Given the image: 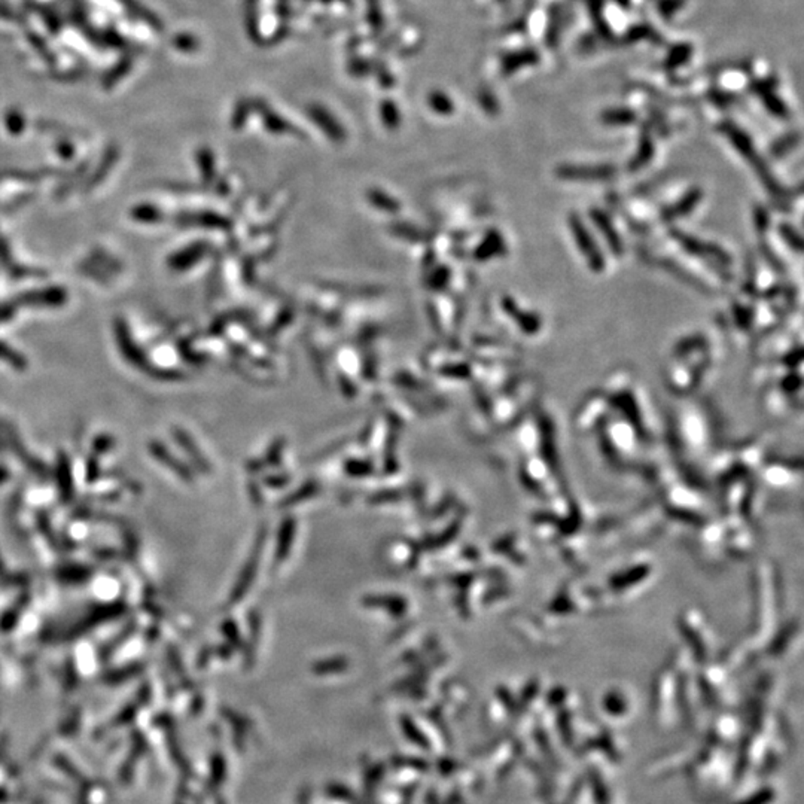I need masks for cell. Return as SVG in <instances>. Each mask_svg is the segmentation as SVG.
I'll list each match as a JSON object with an SVG mask.
<instances>
[{"instance_id":"1","label":"cell","mask_w":804,"mask_h":804,"mask_svg":"<svg viewBox=\"0 0 804 804\" xmlns=\"http://www.w3.org/2000/svg\"><path fill=\"white\" fill-rule=\"evenodd\" d=\"M669 237L672 241L678 244V248L682 249L686 255L693 256V258L700 260L714 268L717 273H721L722 281H728L731 277L728 273V268L733 265L731 255L717 243L705 241L698 237H694L689 232H684L677 228L669 230Z\"/></svg>"},{"instance_id":"2","label":"cell","mask_w":804,"mask_h":804,"mask_svg":"<svg viewBox=\"0 0 804 804\" xmlns=\"http://www.w3.org/2000/svg\"><path fill=\"white\" fill-rule=\"evenodd\" d=\"M567 225L575 246L582 255V258L586 260V264L590 270L594 274H600L607 270V258H605L600 246L591 234V231L584 223V219H582L578 213L572 212L567 216Z\"/></svg>"},{"instance_id":"3","label":"cell","mask_w":804,"mask_h":804,"mask_svg":"<svg viewBox=\"0 0 804 804\" xmlns=\"http://www.w3.org/2000/svg\"><path fill=\"white\" fill-rule=\"evenodd\" d=\"M588 216L591 219L593 225L596 227V230L600 232V236L603 237L605 243H607V246L609 248L611 253L616 258H621L624 255V243L623 239L620 236L619 230L615 228L614 220L611 218V215L608 212L602 211L599 207H593L588 211Z\"/></svg>"},{"instance_id":"4","label":"cell","mask_w":804,"mask_h":804,"mask_svg":"<svg viewBox=\"0 0 804 804\" xmlns=\"http://www.w3.org/2000/svg\"><path fill=\"white\" fill-rule=\"evenodd\" d=\"M702 198H703L702 188H698V186H693V188H690L685 194H682L677 202L669 204V206H664L661 209L660 215H658L660 223L669 225V224L675 223V220L689 216L690 213H693L696 211L697 206L700 204Z\"/></svg>"},{"instance_id":"5","label":"cell","mask_w":804,"mask_h":804,"mask_svg":"<svg viewBox=\"0 0 804 804\" xmlns=\"http://www.w3.org/2000/svg\"><path fill=\"white\" fill-rule=\"evenodd\" d=\"M557 176L572 182H602L615 176V169L611 166H563L557 169Z\"/></svg>"},{"instance_id":"6","label":"cell","mask_w":804,"mask_h":804,"mask_svg":"<svg viewBox=\"0 0 804 804\" xmlns=\"http://www.w3.org/2000/svg\"><path fill=\"white\" fill-rule=\"evenodd\" d=\"M115 334H116V341H118L121 352L128 362L149 372L150 365L148 362V358L145 356L142 348L134 344L132 335H130V331H128V326L122 319H116Z\"/></svg>"},{"instance_id":"7","label":"cell","mask_w":804,"mask_h":804,"mask_svg":"<svg viewBox=\"0 0 804 804\" xmlns=\"http://www.w3.org/2000/svg\"><path fill=\"white\" fill-rule=\"evenodd\" d=\"M502 307L509 318L516 322V325L526 335H536L542 330V319L538 313L533 311H524L517 306V302L511 297H504Z\"/></svg>"},{"instance_id":"8","label":"cell","mask_w":804,"mask_h":804,"mask_svg":"<svg viewBox=\"0 0 804 804\" xmlns=\"http://www.w3.org/2000/svg\"><path fill=\"white\" fill-rule=\"evenodd\" d=\"M66 299H67V294H66L64 289H62V288H46L42 290H31V292L22 294L18 298V302L20 304H24V306L55 307V306H62Z\"/></svg>"},{"instance_id":"9","label":"cell","mask_w":804,"mask_h":804,"mask_svg":"<svg viewBox=\"0 0 804 804\" xmlns=\"http://www.w3.org/2000/svg\"><path fill=\"white\" fill-rule=\"evenodd\" d=\"M502 253H505V241L498 231H493L487 236V239L481 244L479 256L481 260H491L493 256H499Z\"/></svg>"},{"instance_id":"10","label":"cell","mask_w":804,"mask_h":804,"mask_svg":"<svg viewBox=\"0 0 804 804\" xmlns=\"http://www.w3.org/2000/svg\"><path fill=\"white\" fill-rule=\"evenodd\" d=\"M777 232H779V236L782 237L784 243L787 244V246H788L792 252H796V253H798V255L801 253V251H803V239H801L800 232L794 228V225H791V224H788V223H780V224L777 225Z\"/></svg>"},{"instance_id":"11","label":"cell","mask_w":804,"mask_h":804,"mask_svg":"<svg viewBox=\"0 0 804 804\" xmlns=\"http://www.w3.org/2000/svg\"><path fill=\"white\" fill-rule=\"evenodd\" d=\"M706 348V339L702 335H691V337H686V339H682L677 347H675V355L677 358H684V356H689L694 352H702Z\"/></svg>"},{"instance_id":"12","label":"cell","mask_w":804,"mask_h":804,"mask_svg":"<svg viewBox=\"0 0 804 804\" xmlns=\"http://www.w3.org/2000/svg\"><path fill=\"white\" fill-rule=\"evenodd\" d=\"M0 359L6 360L8 364L18 369H24L27 367V360L5 343H0Z\"/></svg>"},{"instance_id":"13","label":"cell","mask_w":804,"mask_h":804,"mask_svg":"<svg viewBox=\"0 0 804 804\" xmlns=\"http://www.w3.org/2000/svg\"><path fill=\"white\" fill-rule=\"evenodd\" d=\"M132 216L136 220H141V223H154V220L161 218V213L155 206L142 204V206H137L133 209Z\"/></svg>"},{"instance_id":"14","label":"cell","mask_w":804,"mask_h":804,"mask_svg":"<svg viewBox=\"0 0 804 804\" xmlns=\"http://www.w3.org/2000/svg\"><path fill=\"white\" fill-rule=\"evenodd\" d=\"M754 225L761 236H764L768 228H770V215H768L766 207L763 206L754 207Z\"/></svg>"},{"instance_id":"15","label":"cell","mask_w":804,"mask_h":804,"mask_svg":"<svg viewBox=\"0 0 804 804\" xmlns=\"http://www.w3.org/2000/svg\"><path fill=\"white\" fill-rule=\"evenodd\" d=\"M772 798H773L772 791H770V789H768V791L766 789V791L759 792V794L752 796L748 801H743V803H740V804H767V803L772 801Z\"/></svg>"},{"instance_id":"16","label":"cell","mask_w":804,"mask_h":804,"mask_svg":"<svg viewBox=\"0 0 804 804\" xmlns=\"http://www.w3.org/2000/svg\"><path fill=\"white\" fill-rule=\"evenodd\" d=\"M0 261H2L3 264L10 262L9 249H8V246H6V243L2 240V237H0Z\"/></svg>"},{"instance_id":"17","label":"cell","mask_w":804,"mask_h":804,"mask_svg":"<svg viewBox=\"0 0 804 804\" xmlns=\"http://www.w3.org/2000/svg\"><path fill=\"white\" fill-rule=\"evenodd\" d=\"M14 309L8 306V304H0V322L8 320L10 316H13Z\"/></svg>"}]
</instances>
